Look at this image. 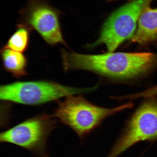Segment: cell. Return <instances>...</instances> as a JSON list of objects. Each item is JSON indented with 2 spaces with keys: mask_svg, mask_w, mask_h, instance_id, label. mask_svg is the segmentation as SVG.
Returning a JSON list of instances; mask_svg holds the SVG:
<instances>
[{
  "mask_svg": "<svg viewBox=\"0 0 157 157\" xmlns=\"http://www.w3.org/2000/svg\"><path fill=\"white\" fill-rule=\"evenodd\" d=\"M65 71H90L101 75L127 79L146 74L157 63V55L151 52H113L84 55L62 51Z\"/></svg>",
  "mask_w": 157,
  "mask_h": 157,
  "instance_id": "cell-1",
  "label": "cell"
},
{
  "mask_svg": "<svg viewBox=\"0 0 157 157\" xmlns=\"http://www.w3.org/2000/svg\"><path fill=\"white\" fill-rule=\"evenodd\" d=\"M70 95L57 101V106L51 116L69 127L82 140L101 125L107 118L133 107L131 103L107 109L97 106L80 96Z\"/></svg>",
  "mask_w": 157,
  "mask_h": 157,
  "instance_id": "cell-2",
  "label": "cell"
},
{
  "mask_svg": "<svg viewBox=\"0 0 157 157\" xmlns=\"http://www.w3.org/2000/svg\"><path fill=\"white\" fill-rule=\"evenodd\" d=\"M95 88L70 87L47 81L17 82L1 86L0 99L23 105H38L62 97L87 93Z\"/></svg>",
  "mask_w": 157,
  "mask_h": 157,
  "instance_id": "cell-3",
  "label": "cell"
},
{
  "mask_svg": "<svg viewBox=\"0 0 157 157\" xmlns=\"http://www.w3.org/2000/svg\"><path fill=\"white\" fill-rule=\"evenodd\" d=\"M56 127V121L51 115H37L1 133L0 142L16 145L39 157H48V137Z\"/></svg>",
  "mask_w": 157,
  "mask_h": 157,
  "instance_id": "cell-4",
  "label": "cell"
},
{
  "mask_svg": "<svg viewBox=\"0 0 157 157\" xmlns=\"http://www.w3.org/2000/svg\"><path fill=\"white\" fill-rule=\"evenodd\" d=\"M153 0H133L113 13L106 21L99 38L91 47L105 45L113 52L124 41L133 36L137 21Z\"/></svg>",
  "mask_w": 157,
  "mask_h": 157,
  "instance_id": "cell-5",
  "label": "cell"
},
{
  "mask_svg": "<svg viewBox=\"0 0 157 157\" xmlns=\"http://www.w3.org/2000/svg\"><path fill=\"white\" fill-rule=\"evenodd\" d=\"M143 141H157V101L150 100L139 107L128 121L107 157H118Z\"/></svg>",
  "mask_w": 157,
  "mask_h": 157,
  "instance_id": "cell-6",
  "label": "cell"
},
{
  "mask_svg": "<svg viewBox=\"0 0 157 157\" xmlns=\"http://www.w3.org/2000/svg\"><path fill=\"white\" fill-rule=\"evenodd\" d=\"M61 14L47 0H27L20 11V23L36 31L50 46L62 44L67 46L61 28Z\"/></svg>",
  "mask_w": 157,
  "mask_h": 157,
  "instance_id": "cell-7",
  "label": "cell"
},
{
  "mask_svg": "<svg viewBox=\"0 0 157 157\" xmlns=\"http://www.w3.org/2000/svg\"><path fill=\"white\" fill-rule=\"evenodd\" d=\"M138 26L131 39L132 42L142 45L157 41V8L147 7L139 19Z\"/></svg>",
  "mask_w": 157,
  "mask_h": 157,
  "instance_id": "cell-8",
  "label": "cell"
},
{
  "mask_svg": "<svg viewBox=\"0 0 157 157\" xmlns=\"http://www.w3.org/2000/svg\"><path fill=\"white\" fill-rule=\"evenodd\" d=\"M1 58L4 68L15 78L28 75V60L22 53L15 52L5 46L1 49Z\"/></svg>",
  "mask_w": 157,
  "mask_h": 157,
  "instance_id": "cell-9",
  "label": "cell"
},
{
  "mask_svg": "<svg viewBox=\"0 0 157 157\" xmlns=\"http://www.w3.org/2000/svg\"><path fill=\"white\" fill-rule=\"evenodd\" d=\"M31 30L26 25L19 23L5 46L15 52L21 53L25 52L29 46Z\"/></svg>",
  "mask_w": 157,
  "mask_h": 157,
  "instance_id": "cell-10",
  "label": "cell"
},
{
  "mask_svg": "<svg viewBox=\"0 0 157 157\" xmlns=\"http://www.w3.org/2000/svg\"><path fill=\"white\" fill-rule=\"evenodd\" d=\"M146 94L149 97L152 98L157 95V86L147 90Z\"/></svg>",
  "mask_w": 157,
  "mask_h": 157,
  "instance_id": "cell-11",
  "label": "cell"
},
{
  "mask_svg": "<svg viewBox=\"0 0 157 157\" xmlns=\"http://www.w3.org/2000/svg\"><path fill=\"white\" fill-rule=\"evenodd\" d=\"M111 2H112V1H117V0H109Z\"/></svg>",
  "mask_w": 157,
  "mask_h": 157,
  "instance_id": "cell-12",
  "label": "cell"
}]
</instances>
